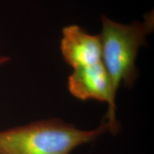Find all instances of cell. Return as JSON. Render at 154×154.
I'll return each mask as SVG.
<instances>
[{"label":"cell","instance_id":"1","mask_svg":"<svg viewBox=\"0 0 154 154\" xmlns=\"http://www.w3.org/2000/svg\"><path fill=\"white\" fill-rule=\"evenodd\" d=\"M109 131L106 121L82 130L59 119L41 120L0 131V154H70Z\"/></svg>","mask_w":154,"mask_h":154},{"label":"cell","instance_id":"2","mask_svg":"<svg viewBox=\"0 0 154 154\" xmlns=\"http://www.w3.org/2000/svg\"><path fill=\"white\" fill-rule=\"evenodd\" d=\"M100 34L102 61L109 73L114 91L123 84L131 87L137 77L135 61L139 48L154 28L153 11L144 16V21L124 25L101 17Z\"/></svg>","mask_w":154,"mask_h":154},{"label":"cell","instance_id":"3","mask_svg":"<svg viewBox=\"0 0 154 154\" xmlns=\"http://www.w3.org/2000/svg\"><path fill=\"white\" fill-rule=\"evenodd\" d=\"M69 91L77 99H94L108 104L106 117L109 131L113 135L119 131L116 117V92L113 88L110 76L103 61L91 66L74 69L68 79Z\"/></svg>","mask_w":154,"mask_h":154},{"label":"cell","instance_id":"4","mask_svg":"<svg viewBox=\"0 0 154 154\" xmlns=\"http://www.w3.org/2000/svg\"><path fill=\"white\" fill-rule=\"evenodd\" d=\"M61 51L66 62L74 69L94 65L102 61L99 35H91L77 25L62 30Z\"/></svg>","mask_w":154,"mask_h":154},{"label":"cell","instance_id":"5","mask_svg":"<svg viewBox=\"0 0 154 154\" xmlns=\"http://www.w3.org/2000/svg\"><path fill=\"white\" fill-rule=\"evenodd\" d=\"M9 60V58L5 56H0V65L3 64L6 62H7Z\"/></svg>","mask_w":154,"mask_h":154}]
</instances>
